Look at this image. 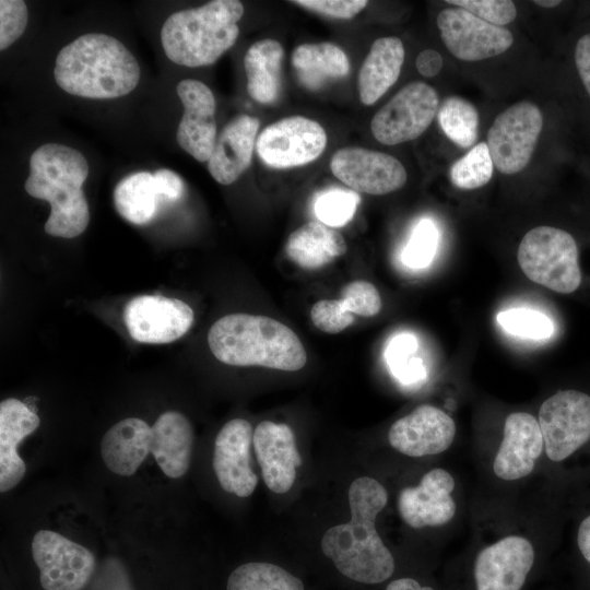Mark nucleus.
I'll use <instances>...</instances> for the list:
<instances>
[{"mask_svg":"<svg viewBox=\"0 0 590 590\" xmlns=\"http://www.w3.org/2000/svg\"><path fill=\"white\" fill-rule=\"evenodd\" d=\"M351 520L323 534L321 550L345 577L362 583H379L394 570V559L376 530L377 515L388 502L386 488L362 476L349 488Z\"/></svg>","mask_w":590,"mask_h":590,"instance_id":"f257e3e1","label":"nucleus"},{"mask_svg":"<svg viewBox=\"0 0 590 590\" xmlns=\"http://www.w3.org/2000/svg\"><path fill=\"white\" fill-rule=\"evenodd\" d=\"M54 76L64 92L94 99L129 94L139 83L140 67L127 47L106 34L88 33L64 46Z\"/></svg>","mask_w":590,"mask_h":590,"instance_id":"f03ea898","label":"nucleus"},{"mask_svg":"<svg viewBox=\"0 0 590 590\" xmlns=\"http://www.w3.org/2000/svg\"><path fill=\"white\" fill-rule=\"evenodd\" d=\"M87 175L86 158L73 148L46 143L31 155L24 188L31 197L49 202L48 235L74 238L86 229L90 209L82 185Z\"/></svg>","mask_w":590,"mask_h":590,"instance_id":"7ed1b4c3","label":"nucleus"},{"mask_svg":"<svg viewBox=\"0 0 590 590\" xmlns=\"http://www.w3.org/2000/svg\"><path fill=\"white\" fill-rule=\"evenodd\" d=\"M208 344L215 358L232 366L295 371L307 362L306 351L296 333L266 316L226 315L210 328Z\"/></svg>","mask_w":590,"mask_h":590,"instance_id":"20e7f679","label":"nucleus"},{"mask_svg":"<svg viewBox=\"0 0 590 590\" xmlns=\"http://www.w3.org/2000/svg\"><path fill=\"white\" fill-rule=\"evenodd\" d=\"M243 14V3L237 0H213L173 13L161 30L165 55L190 68L214 63L236 43Z\"/></svg>","mask_w":590,"mask_h":590,"instance_id":"39448f33","label":"nucleus"},{"mask_svg":"<svg viewBox=\"0 0 590 590\" xmlns=\"http://www.w3.org/2000/svg\"><path fill=\"white\" fill-rule=\"evenodd\" d=\"M517 260L534 283L559 294L577 293L585 284L577 238L569 231L542 225L521 239Z\"/></svg>","mask_w":590,"mask_h":590,"instance_id":"423d86ee","label":"nucleus"},{"mask_svg":"<svg viewBox=\"0 0 590 590\" xmlns=\"http://www.w3.org/2000/svg\"><path fill=\"white\" fill-rule=\"evenodd\" d=\"M543 128V115L533 103L520 101L504 109L487 132L494 167L512 175L530 163Z\"/></svg>","mask_w":590,"mask_h":590,"instance_id":"0eeeda50","label":"nucleus"},{"mask_svg":"<svg viewBox=\"0 0 590 590\" xmlns=\"http://www.w3.org/2000/svg\"><path fill=\"white\" fill-rule=\"evenodd\" d=\"M439 108L436 90L425 82L404 85L373 117L370 130L385 145H397L422 135Z\"/></svg>","mask_w":590,"mask_h":590,"instance_id":"6e6552de","label":"nucleus"},{"mask_svg":"<svg viewBox=\"0 0 590 590\" xmlns=\"http://www.w3.org/2000/svg\"><path fill=\"white\" fill-rule=\"evenodd\" d=\"M32 555L45 590H83L96 570L90 550L50 530L36 532Z\"/></svg>","mask_w":590,"mask_h":590,"instance_id":"1a4fd4ad","label":"nucleus"},{"mask_svg":"<svg viewBox=\"0 0 590 590\" xmlns=\"http://www.w3.org/2000/svg\"><path fill=\"white\" fill-rule=\"evenodd\" d=\"M327 145V133L316 120L303 116L282 118L266 127L257 138L261 161L278 169L314 162Z\"/></svg>","mask_w":590,"mask_h":590,"instance_id":"9d476101","label":"nucleus"},{"mask_svg":"<svg viewBox=\"0 0 590 590\" xmlns=\"http://www.w3.org/2000/svg\"><path fill=\"white\" fill-rule=\"evenodd\" d=\"M436 23L447 49L463 61L498 56L514 43L512 34L507 28L485 22L458 7L440 11Z\"/></svg>","mask_w":590,"mask_h":590,"instance_id":"9b49d317","label":"nucleus"},{"mask_svg":"<svg viewBox=\"0 0 590 590\" xmlns=\"http://www.w3.org/2000/svg\"><path fill=\"white\" fill-rule=\"evenodd\" d=\"M123 319L134 341L164 344L181 338L189 330L193 310L180 299L140 295L126 304Z\"/></svg>","mask_w":590,"mask_h":590,"instance_id":"f8f14e48","label":"nucleus"},{"mask_svg":"<svg viewBox=\"0 0 590 590\" xmlns=\"http://www.w3.org/2000/svg\"><path fill=\"white\" fill-rule=\"evenodd\" d=\"M332 174L354 191L387 194L403 187L408 174L402 163L384 152L363 148L338 150L330 162Z\"/></svg>","mask_w":590,"mask_h":590,"instance_id":"ddd939ff","label":"nucleus"},{"mask_svg":"<svg viewBox=\"0 0 590 590\" xmlns=\"http://www.w3.org/2000/svg\"><path fill=\"white\" fill-rule=\"evenodd\" d=\"M533 563L532 543L522 535H506L477 553L473 570L476 590H520Z\"/></svg>","mask_w":590,"mask_h":590,"instance_id":"4468645a","label":"nucleus"},{"mask_svg":"<svg viewBox=\"0 0 590 590\" xmlns=\"http://www.w3.org/2000/svg\"><path fill=\"white\" fill-rule=\"evenodd\" d=\"M251 424L244 418L225 423L214 441L213 469L221 487L238 497L251 495L258 476L251 468Z\"/></svg>","mask_w":590,"mask_h":590,"instance_id":"2eb2a0df","label":"nucleus"},{"mask_svg":"<svg viewBox=\"0 0 590 590\" xmlns=\"http://www.w3.org/2000/svg\"><path fill=\"white\" fill-rule=\"evenodd\" d=\"M453 476L445 469L426 472L416 486L403 488L398 495V510L402 520L414 529L441 527L450 522L457 511L452 497Z\"/></svg>","mask_w":590,"mask_h":590,"instance_id":"dca6fc26","label":"nucleus"},{"mask_svg":"<svg viewBox=\"0 0 590 590\" xmlns=\"http://www.w3.org/2000/svg\"><path fill=\"white\" fill-rule=\"evenodd\" d=\"M455 435L456 424L446 412L423 404L391 425L388 440L400 453L417 458L446 451Z\"/></svg>","mask_w":590,"mask_h":590,"instance_id":"f3484780","label":"nucleus"},{"mask_svg":"<svg viewBox=\"0 0 590 590\" xmlns=\"http://www.w3.org/2000/svg\"><path fill=\"white\" fill-rule=\"evenodd\" d=\"M184 106L176 139L179 146L199 162H209L216 143L215 98L198 80L186 79L177 84Z\"/></svg>","mask_w":590,"mask_h":590,"instance_id":"a211bd4d","label":"nucleus"},{"mask_svg":"<svg viewBox=\"0 0 590 590\" xmlns=\"http://www.w3.org/2000/svg\"><path fill=\"white\" fill-rule=\"evenodd\" d=\"M544 452L539 421L527 412L510 413L505 421L503 439L496 451L493 471L504 481H516L532 473Z\"/></svg>","mask_w":590,"mask_h":590,"instance_id":"6ab92c4d","label":"nucleus"},{"mask_svg":"<svg viewBox=\"0 0 590 590\" xmlns=\"http://www.w3.org/2000/svg\"><path fill=\"white\" fill-rule=\"evenodd\" d=\"M253 448L268 488L276 494L288 492L296 468L303 462L291 427L271 421L259 423L253 432Z\"/></svg>","mask_w":590,"mask_h":590,"instance_id":"aec40b11","label":"nucleus"},{"mask_svg":"<svg viewBox=\"0 0 590 590\" xmlns=\"http://www.w3.org/2000/svg\"><path fill=\"white\" fill-rule=\"evenodd\" d=\"M259 125L258 118L239 115L221 130L208 162V169L219 184L235 182L250 166Z\"/></svg>","mask_w":590,"mask_h":590,"instance_id":"412c9836","label":"nucleus"},{"mask_svg":"<svg viewBox=\"0 0 590 590\" xmlns=\"http://www.w3.org/2000/svg\"><path fill=\"white\" fill-rule=\"evenodd\" d=\"M39 417L25 402L10 398L0 403V491L8 492L23 479L26 467L17 445L39 426Z\"/></svg>","mask_w":590,"mask_h":590,"instance_id":"4be33fe9","label":"nucleus"},{"mask_svg":"<svg viewBox=\"0 0 590 590\" xmlns=\"http://www.w3.org/2000/svg\"><path fill=\"white\" fill-rule=\"evenodd\" d=\"M152 427L141 418L128 417L113 425L101 442V456L115 474L130 476L151 452Z\"/></svg>","mask_w":590,"mask_h":590,"instance_id":"5701e85b","label":"nucleus"},{"mask_svg":"<svg viewBox=\"0 0 590 590\" xmlns=\"http://www.w3.org/2000/svg\"><path fill=\"white\" fill-rule=\"evenodd\" d=\"M192 447L193 429L184 414L167 411L158 416L152 426L151 453L166 476L178 479L188 471Z\"/></svg>","mask_w":590,"mask_h":590,"instance_id":"b1692460","label":"nucleus"},{"mask_svg":"<svg viewBox=\"0 0 590 590\" xmlns=\"http://www.w3.org/2000/svg\"><path fill=\"white\" fill-rule=\"evenodd\" d=\"M404 47L394 36L377 38L358 72L359 99L375 104L399 79L404 61Z\"/></svg>","mask_w":590,"mask_h":590,"instance_id":"393cba45","label":"nucleus"},{"mask_svg":"<svg viewBox=\"0 0 590 590\" xmlns=\"http://www.w3.org/2000/svg\"><path fill=\"white\" fill-rule=\"evenodd\" d=\"M344 237L320 222H308L288 236L285 253L298 267L307 270L322 268L346 252Z\"/></svg>","mask_w":590,"mask_h":590,"instance_id":"a878e982","label":"nucleus"},{"mask_svg":"<svg viewBox=\"0 0 590 590\" xmlns=\"http://www.w3.org/2000/svg\"><path fill=\"white\" fill-rule=\"evenodd\" d=\"M284 57L282 45L271 38L253 43L246 51L244 67L249 96L260 104H272L281 91Z\"/></svg>","mask_w":590,"mask_h":590,"instance_id":"bb28decb","label":"nucleus"},{"mask_svg":"<svg viewBox=\"0 0 590 590\" xmlns=\"http://www.w3.org/2000/svg\"><path fill=\"white\" fill-rule=\"evenodd\" d=\"M292 64L299 82L308 90H319L350 72L346 54L328 42L297 46L292 55Z\"/></svg>","mask_w":590,"mask_h":590,"instance_id":"cd10ccee","label":"nucleus"},{"mask_svg":"<svg viewBox=\"0 0 590 590\" xmlns=\"http://www.w3.org/2000/svg\"><path fill=\"white\" fill-rule=\"evenodd\" d=\"M114 202L118 213L132 224L152 221L160 202L153 174L138 172L125 177L115 188Z\"/></svg>","mask_w":590,"mask_h":590,"instance_id":"c85d7f7f","label":"nucleus"},{"mask_svg":"<svg viewBox=\"0 0 590 590\" xmlns=\"http://www.w3.org/2000/svg\"><path fill=\"white\" fill-rule=\"evenodd\" d=\"M226 590H304V585L280 566L247 563L231 574Z\"/></svg>","mask_w":590,"mask_h":590,"instance_id":"c756f323","label":"nucleus"},{"mask_svg":"<svg viewBox=\"0 0 590 590\" xmlns=\"http://www.w3.org/2000/svg\"><path fill=\"white\" fill-rule=\"evenodd\" d=\"M437 118L444 133L458 146L470 148L476 142L480 118L471 102L449 96L439 106Z\"/></svg>","mask_w":590,"mask_h":590,"instance_id":"7c9ffc66","label":"nucleus"},{"mask_svg":"<svg viewBox=\"0 0 590 590\" xmlns=\"http://www.w3.org/2000/svg\"><path fill=\"white\" fill-rule=\"evenodd\" d=\"M494 170V164L485 142H480L456 161L450 167L451 184L463 190H473L486 185Z\"/></svg>","mask_w":590,"mask_h":590,"instance_id":"2f4dec72","label":"nucleus"},{"mask_svg":"<svg viewBox=\"0 0 590 590\" xmlns=\"http://www.w3.org/2000/svg\"><path fill=\"white\" fill-rule=\"evenodd\" d=\"M497 323L509 334L530 340H547L556 331L555 322L544 312L529 308H509L496 316Z\"/></svg>","mask_w":590,"mask_h":590,"instance_id":"473e14b6","label":"nucleus"},{"mask_svg":"<svg viewBox=\"0 0 590 590\" xmlns=\"http://www.w3.org/2000/svg\"><path fill=\"white\" fill-rule=\"evenodd\" d=\"M359 200L354 190L333 188L317 196L314 211L321 223L330 227H340L352 220Z\"/></svg>","mask_w":590,"mask_h":590,"instance_id":"72a5a7b5","label":"nucleus"},{"mask_svg":"<svg viewBox=\"0 0 590 590\" xmlns=\"http://www.w3.org/2000/svg\"><path fill=\"white\" fill-rule=\"evenodd\" d=\"M416 350L417 340L410 333L393 337L386 349V359L391 371L404 382H411L424 376L422 359L412 356Z\"/></svg>","mask_w":590,"mask_h":590,"instance_id":"f704fd0d","label":"nucleus"},{"mask_svg":"<svg viewBox=\"0 0 590 590\" xmlns=\"http://www.w3.org/2000/svg\"><path fill=\"white\" fill-rule=\"evenodd\" d=\"M438 241L436 225L428 219L420 221L402 251V261L412 269H423L433 260Z\"/></svg>","mask_w":590,"mask_h":590,"instance_id":"c9c22d12","label":"nucleus"},{"mask_svg":"<svg viewBox=\"0 0 590 590\" xmlns=\"http://www.w3.org/2000/svg\"><path fill=\"white\" fill-rule=\"evenodd\" d=\"M340 302L347 312L362 317H373L382 307L378 290L365 280H356L346 284L341 291Z\"/></svg>","mask_w":590,"mask_h":590,"instance_id":"e433bc0d","label":"nucleus"},{"mask_svg":"<svg viewBox=\"0 0 590 590\" xmlns=\"http://www.w3.org/2000/svg\"><path fill=\"white\" fill-rule=\"evenodd\" d=\"M446 2L500 27L511 23L517 16L516 5L510 0H447Z\"/></svg>","mask_w":590,"mask_h":590,"instance_id":"4c0bfd02","label":"nucleus"},{"mask_svg":"<svg viewBox=\"0 0 590 590\" xmlns=\"http://www.w3.org/2000/svg\"><path fill=\"white\" fill-rule=\"evenodd\" d=\"M28 11L22 0L0 1V50L7 49L24 33Z\"/></svg>","mask_w":590,"mask_h":590,"instance_id":"58836bf2","label":"nucleus"},{"mask_svg":"<svg viewBox=\"0 0 590 590\" xmlns=\"http://www.w3.org/2000/svg\"><path fill=\"white\" fill-rule=\"evenodd\" d=\"M310 318L319 330L335 334L354 322L353 314L347 312L340 299H322L317 302L310 310Z\"/></svg>","mask_w":590,"mask_h":590,"instance_id":"ea45409f","label":"nucleus"},{"mask_svg":"<svg viewBox=\"0 0 590 590\" xmlns=\"http://www.w3.org/2000/svg\"><path fill=\"white\" fill-rule=\"evenodd\" d=\"M84 590H133L125 565L115 557L102 562Z\"/></svg>","mask_w":590,"mask_h":590,"instance_id":"a19ab883","label":"nucleus"},{"mask_svg":"<svg viewBox=\"0 0 590 590\" xmlns=\"http://www.w3.org/2000/svg\"><path fill=\"white\" fill-rule=\"evenodd\" d=\"M292 3L335 19H352L366 8V0H295Z\"/></svg>","mask_w":590,"mask_h":590,"instance_id":"79ce46f5","label":"nucleus"},{"mask_svg":"<svg viewBox=\"0 0 590 590\" xmlns=\"http://www.w3.org/2000/svg\"><path fill=\"white\" fill-rule=\"evenodd\" d=\"M578 506L574 542L580 560L590 569V488L581 494Z\"/></svg>","mask_w":590,"mask_h":590,"instance_id":"37998d69","label":"nucleus"},{"mask_svg":"<svg viewBox=\"0 0 590 590\" xmlns=\"http://www.w3.org/2000/svg\"><path fill=\"white\" fill-rule=\"evenodd\" d=\"M573 58L577 76L590 102V31L577 38Z\"/></svg>","mask_w":590,"mask_h":590,"instance_id":"c03bdc74","label":"nucleus"},{"mask_svg":"<svg viewBox=\"0 0 590 590\" xmlns=\"http://www.w3.org/2000/svg\"><path fill=\"white\" fill-rule=\"evenodd\" d=\"M153 177L160 200L176 201L182 196L184 181L175 172L160 169Z\"/></svg>","mask_w":590,"mask_h":590,"instance_id":"a18cd8bd","label":"nucleus"},{"mask_svg":"<svg viewBox=\"0 0 590 590\" xmlns=\"http://www.w3.org/2000/svg\"><path fill=\"white\" fill-rule=\"evenodd\" d=\"M444 64L441 55L434 49L422 50L415 60L416 70L425 78L437 75Z\"/></svg>","mask_w":590,"mask_h":590,"instance_id":"49530a36","label":"nucleus"},{"mask_svg":"<svg viewBox=\"0 0 590 590\" xmlns=\"http://www.w3.org/2000/svg\"><path fill=\"white\" fill-rule=\"evenodd\" d=\"M386 590H434L428 586L420 585L415 579L404 577L391 581Z\"/></svg>","mask_w":590,"mask_h":590,"instance_id":"de8ad7c7","label":"nucleus"},{"mask_svg":"<svg viewBox=\"0 0 590 590\" xmlns=\"http://www.w3.org/2000/svg\"><path fill=\"white\" fill-rule=\"evenodd\" d=\"M533 3L542 7V8H547V9H551V8H556L558 7L559 4H562V1L559 0H535L533 1Z\"/></svg>","mask_w":590,"mask_h":590,"instance_id":"09e8293b","label":"nucleus"}]
</instances>
